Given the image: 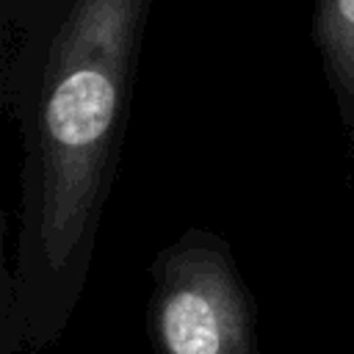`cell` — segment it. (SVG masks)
I'll list each match as a JSON object with an SVG mask.
<instances>
[{"instance_id": "277c9868", "label": "cell", "mask_w": 354, "mask_h": 354, "mask_svg": "<svg viewBox=\"0 0 354 354\" xmlns=\"http://www.w3.org/2000/svg\"><path fill=\"white\" fill-rule=\"evenodd\" d=\"M310 36L354 149V0H315Z\"/></svg>"}, {"instance_id": "3957f363", "label": "cell", "mask_w": 354, "mask_h": 354, "mask_svg": "<svg viewBox=\"0 0 354 354\" xmlns=\"http://www.w3.org/2000/svg\"><path fill=\"white\" fill-rule=\"evenodd\" d=\"M64 0H3V100L11 111L39 64Z\"/></svg>"}, {"instance_id": "6da1fadb", "label": "cell", "mask_w": 354, "mask_h": 354, "mask_svg": "<svg viewBox=\"0 0 354 354\" xmlns=\"http://www.w3.org/2000/svg\"><path fill=\"white\" fill-rule=\"evenodd\" d=\"M149 6L64 0L28 88L8 111L22 124L25 163L6 329L28 354L64 335L86 290Z\"/></svg>"}, {"instance_id": "7a4b0ae2", "label": "cell", "mask_w": 354, "mask_h": 354, "mask_svg": "<svg viewBox=\"0 0 354 354\" xmlns=\"http://www.w3.org/2000/svg\"><path fill=\"white\" fill-rule=\"evenodd\" d=\"M155 354H260L254 301L224 238L191 227L149 266Z\"/></svg>"}]
</instances>
